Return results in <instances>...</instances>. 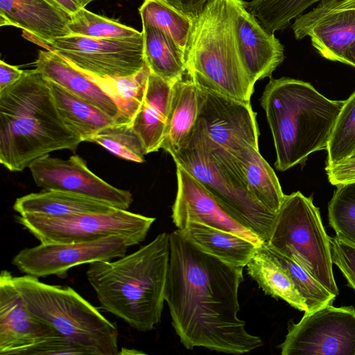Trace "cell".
I'll return each instance as SVG.
<instances>
[{
  "label": "cell",
  "instance_id": "1",
  "mask_svg": "<svg viewBox=\"0 0 355 355\" xmlns=\"http://www.w3.org/2000/svg\"><path fill=\"white\" fill-rule=\"evenodd\" d=\"M243 269L202 252L178 229L170 233L165 301L185 348L241 354L262 346L238 317Z\"/></svg>",
  "mask_w": 355,
  "mask_h": 355
},
{
  "label": "cell",
  "instance_id": "2",
  "mask_svg": "<svg viewBox=\"0 0 355 355\" xmlns=\"http://www.w3.org/2000/svg\"><path fill=\"white\" fill-rule=\"evenodd\" d=\"M80 142L64 122L49 80L37 69L24 71L0 92V163L9 171H22L55 150L75 152Z\"/></svg>",
  "mask_w": 355,
  "mask_h": 355
},
{
  "label": "cell",
  "instance_id": "3",
  "mask_svg": "<svg viewBox=\"0 0 355 355\" xmlns=\"http://www.w3.org/2000/svg\"><path fill=\"white\" fill-rule=\"evenodd\" d=\"M170 258V233L162 232L116 261L89 263L87 278L100 308L141 331L161 321Z\"/></svg>",
  "mask_w": 355,
  "mask_h": 355
},
{
  "label": "cell",
  "instance_id": "4",
  "mask_svg": "<svg viewBox=\"0 0 355 355\" xmlns=\"http://www.w3.org/2000/svg\"><path fill=\"white\" fill-rule=\"evenodd\" d=\"M344 101L330 100L301 80L271 78L261 105L272 135L276 168L286 171L326 149Z\"/></svg>",
  "mask_w": 355,
  "mask_h": 355
},
{
  "label": "cell",
  "instance_id": "5",
  "mask_svg": "<svg viewBox=\"0 0 355 355\" xmlns=\"http://www.w3.org/2000/svg\"><path fill=\"white\" fill-rule=\"evenodd\" d=\"M185 58L186 73L196 85L250 103L254 83L239 51L235 0H210L194 15Z\"/></svg>",
  "mask_w": 355,
  "mask_h": 355
},
{
  "label": "cell",
  "instance_id": "6",
  "mask_svg": "<svg viewBox=\"0 0 355 355\" xmlns=\"http://www.w3.org/2000/svg\"><path fill=\"white\" fill-rule=\"evenodd\" d=\"M12 281L35 318L87 354H119L116 325L72 288L47 284L29 275L12 276Z\"/></svg>",
  "mask_w": 355,
  "mask_h": 355
},
{
  "label": "cell",
  "instance_id": "7",
  "mask_svg": "<svg viewBox=\"0 0 355 355\" xmlns=\"http://www.w3.org/2000/svg\"><path fill=\"white\" fill-rule=\"evenodd\" d=\"M239 223L267 242L276 214L250 193L234 156L194 130L185 147L171 155Z\"/></svg>",
  "mask_w": 355,
  "mask_h": 355
},
{
  "label": "cell",
  "instance_id": "8",
  "mask_svg": "<svg viewBox=\"0 0 355 355\" xmlns=\"http://www.w3.org/2000/svg\"><path fill=\"white\" fill-rule=\"evenodd\" d=\"M265 243L295 261L329 292L338 295L329 236L312 197L300 191L286 195Z\"/></svg>",
  "mask_w": 355,
  "mask_h": 355
},
{
  "label": "cell",
  "instance_id": "9",
  "mask_svg": "<svg viewBox=\"0 0 355 355\" xmlns=\"http://www.w3.org/2000/svg\"><path fill=\"white\" fill-rule=\"evenodd\" d=\"M155 218L115 209L108 212L84 213L60 217L27 214L17 221L41 243H80L112 235L144 241Z\"/></svg>",
  "mask_w": 355,
  "mask_h": 355
},
{
  "label": "cell",
  "instance_id": "10",
  "mask_svg": "<svg viewBox=\"0 0 355 355\" xmlns=\"http://www.w3.org/2000/svg\"><path fill=\"white\" fill-rule=\"evenodd\" d=\"M80 71L98 78H120L138 72L145 64L144 35L97 38L70 34L46 47Z\"/></svg>",
  "mask_w": 355,
  "mask_h": 355
},
{
  "label": "cell",
  "instance_id": "11",
  "mask_svg": "<svg viewBox=\"0 0 355 355\" xmlns=\"http://www.w3.org/2000/svg\"><path fill=\"white\" fill-rule=\"evenodd\" d=\"M277 346L282 355H355V308L326 305L304 312Z\"/></svg>",
  "mask_w": 355,
  "mask_h": 355
},
{
  "label": "cell",
  "instance_id": "12",
  "mask_svg": "<svg viewBox=\"0 0 355 355\" xmlns=\"http://www.w3.org/2000/svg\"><path fill=\"white\" fill-rule=\"evenodd\" d=\"M139 243L123 235L68 243H41L20 250L12 263L22 273L39 277H67L70 268L83 263L110 261L125 255Z\"/></svg>",
  "mask_w": 355,
  "mask_h": 355
},
{
  "label": "cell",
  "instance_id": "13",
  "mask_svg": "<svg viewBox=\"0 0 355 355\" xmlns=\"http://www.w3.org/2000/svg\"><path fill=\"white\" fill-rule=\"evenodd\" d=\"M197 87L198 113L195 130L232 155L248 146L259 148V131L250 103Z\"/></svg>",
  "mask_w": 355,
  "mask_h": 355
},
{
  "label": "cell",
  "instance_id": "14",
  "mask_svg": "<svg viewBox=\"0 0 355 355\" xmlns=\"http://www.w3.org/2000/svg\"><path fill=\"white\" fill-rule=\"evenodd\" d=\"M291 28L295 39L309 37L322 57L345 64L355 40V0H322L296 18Z\"/></svg>",
  "mask_w": 355,
  "mask_h": 355
},
{
  "label": "cell",
  "instance_id": "15",
  "mask_svg": "<svg viewBox=\"0 0 355 355\" xmlns=\"http://www.w3.org/2000/svg\"><path fill=\"white\" fill-rule=\"evenodd\" d=\"M64 338L53 327L35 318L16 289L12 275H0V354L37 355L54 340Z\"/></svg>",
  "mask_w": 355,
  "mask_h": 355
},
{
  "label": "cell",
  "instance_id": "16",
  "mask_svg": "<svg viewBox=\"0 0 355 355\" xmlns=\"http://www.w3.org/2000/svg\"><path fill=\"white\" fill-rule=\"evenodd\" d=\"M28 168L36 185L44 190L73 192L125 210L133 201L130 191L114 187L98 177L77 155L67 159L45 155Z\"/></svg>",
  "mask_w": 355,
  "mask_h": 355
},
{
  "label": "cell",
  "instance_id": "17",
  "mask_svg": "<svg viewBox=\"0 0 355 355\" xmlns=\"http://www.w3.org/2000/svg\"><path fill=\"white\" fill-rule=\"evenodd\" d=\"M178 190L171 218L178 230L189 223H199L233 232L258 245L264 243L234 219L216 198L189 172L176 165Z\"/></svg>",
  "mask_w": 355,
  "mask_h": 355
},
{
  "label": "cell",
  "instance_id": "18",
  "mask_svg": "<svg viewBox=\"0 0 355 355\" xmlns=\"http://www.w3.org/2000/svg\"><path fill=\"white\" fill-rule=\"evenodd\" d=\"M236 36L242 63L255 83L270 77L284 60L280 41L266 30L245 8V1L235 0Z\"/></svg>",
  "mask_w": 355,
  "mask_h": 355
},
{
  "label": "cell",
  "instance_id": "19",
  "mask_svg": "<svg viewBox=\"0 0 355 355\" xmlns=\"http://www.w3.org/2000/svg\"><path fill=\"white\" fill-rule=\"evenodd\" d=\"M71 16L46 0H0V26L21 28L44 48L71 34Z\"/></svg>",
  "mask_w": 355,
  "mask_h": 355
},
{
  "label": "cell",
  "instance_id": "20",
  "mask_svg": "<svg viewBox=\"0 0 355 355\" xmlns=\"http://www.w3.org/2000/svg\"><path fill=\"white\" fill-rule=\"evenodd\" d=\"M35 67L48 80L98 107L116 121H120L118 107L112 99L84 72L55 52L40 51Z\"/></svg>",
  "mask_w": 355,
  "mask_h": 355
},
{
  "label": "cell",
  "instance_id": "21",
  "mask_svg": "<svg viewBox=\"0 0 355 355\" xmlns=\"http://www.w3.org/2000/svg\"><path fill=\"white\" fill-rule=\"evenodd\" d=\"M173 85L150 73L144 101L132 120L146 153L161 148L166 128Z\"/></svg>",
  "mask_w": 355,
  "mask_h": 355
},
{
  "label": "cell",
  "instance_id": "22",
  "mask_svg": "<svg viewBox=\"0 0 355 355\" xmlns=\"http://www.w3.org/2000/svg\"><path fill=\"white\" fill-rule=\"evenodd\" d=\"M184 76L173 85L169 110L161 145V148L171 155L187 146L193 135L197 122L198 87L188 75V78H184Z\"/></svg>",
  "mask_w": 355,
  "mask_h": 355
},
{
  "label": "cell",
  "instance_id": "23",
  "mask_svg": "<svg viewBox=\"0 0 355 355\" xmlns=\"http://www.w3.org/2000/svg\"><path fill=\"white\" fill-rule=\"evenodd\" d=\"M14 210L19 215L60 217L84 213H103L116 207L91 197L70 191L43 190L16 199Z\"/></svg>",
  "mask_w": 355,
  "mask_h": 355
},
{
  "label": "cell",
  "instance_id": "24",
  "mask_svg": "<svg viewBox=\"0 0 355 355\" xmlns=\"http://www.w3.org/2000/svg\"><path fill=\"white\" fill-rule=\"evenodd\" d=\"M202 252L234 266H246L260 245L240 235L199 223L178 230Z\"/></svg>",
  "mask_w": 355,
  "mask_h": 355
},
{
  "label": "cell",
  "instance_id": "25",
  "mask_svg": "<svg viewBox=\"0 0 355 355\" xmlns=\"http://www.w3.org/2000/svg\"><path fill=\"white\" fill-rule=\"evenodd\" d=\"M233 156L250 193L263 207L277 214L286 195L259 148L248 146Z\"/></svg>",
  "mask_w": 355,
  "mask_h": 355
},
{
  "label": "cell",
  "instance_id": "26",
  "mask_svg": "<svg viewBox=\"0 0 355 355\" xmlns=\"http://www.w3.org/2000/svg\"><path fill=\"white\" fill-rule=\"evenodd\" d=\"M145 62L150 71L173 85L187 72L185 51L162 30L142 25Z\"/></svg>",
  "mask_w": 355,
  "mask_h": 355
},
{
  "label": "cell",
  "instance_id": "27",
  "mask_svg": "<svg viewBox=\"0 0 355 355\" xmlns=\"http://www.w3.org/2000/svg\"><path fill=\"white\" fill-rule=\"evenodd\" d=\"M58 110L67 126L82 141L91 139L102 128L116 121L94 105L49 80Z\"/></svg>",
  "mask_w": 355,
  "mask_h": 355
},
{
  "label": "cell",
  "instance_id": "28",
  "mask_svg": "<svg viewBox=\"0 0 355 355\" xmlns=\"http://www.w3.org/2000/svg\"><path fill=\"white\" fill-rule=\"evenodd\" d=\"M263 243L246 265L248 275L266 295L282 299L292 307L306 312L305 301L291 279L267 253Z\"/></svg>",
  "mask_w": 355,
  "mask_h": 355
},
{
  "label": "cell",
  "instance_id": "29",
  "mask_svg": "<svg viewBox=\"0 0 355 355\" xmlns=\"http://www.w3.org/2000/svg\"><path fill=\"white\" fill-rule=\"evenodd\" d=\"M150 73L145 62L138 72L125 77L102 78L85 73L117 105L119 122H132L144 101Z\"/></svg>",
  "mask_w": 355,
  "mask_h": 355
},
{
  "label": "cell",
  "instance_id": "30",
  "mask_svg": "<svg viewBox=\"0 0 355 355\" xmlns=\"http://www.w3.org/2000/svg\"><path fill=\"white\" fill-rule=\"evenodd\" d=\"M139 12L142 25H152L162 30L185 51L194 15L185 13L168 0H144Z\"/></svg>",
  "mask_w": 355,
  "mask_h": 355
},
{
  "label": "cell",
  "instance_id": "31",
  "mask_svg": "<svg viewBox=\"0 0 355 355\" xmlns=\"http://www.w3.org/2000/svg\"><path fill=\"white\" fill-rule=\"evenodd\" d=\"M263 246L267 253L284 270L305 301L310 312L326 305L332 304L336 296L329 292L295 261L268 245Z\"/></svg>",
  "mask_w": 355,
  "mask_h": 355
},
{
  "label": "cell",
  "instance_id": "32",
  "mask_svg": "<svg viewBox=\"0 0 355 355\" xmlns=\"http://www.w3.org/2000/svg\"><path fill=\"white\" fill-rule=\"evenodd\" d=\"M322 0H252L247 10L271 33L286 28L311 6Z\"/></svg>",
  "mask_w": 355,
  "mask_h": 355
},
{
  "label": "cell",
  "instance_id": "33",
  "mask_svg": "<svg viewBox=\"0 0 355 355\" xmlns=\"http://www.w3.org/2000/svg\"><path fill=\"white\" fill-rule=\"evenodd\" d=\"M120 158L141 163L146 150L131 121L114 123L102 128L90 140Z\"/></svg>",
  "mask_w": 355,
  "mask_h": 355
},
{
  "label": "cell",
  "instance_id": "34",
  "mask_svg": "<svg viewBox=\"0 0 355 355\" xmlns=\"http://www.w3.org/2000/svg\"><path fill=\"white\" fill-rule=\"evenodd\" d=\"M326 150V166L338 164L355 152V91L344 101Z\"/></svg>",
  "mask_w": 355,
  "mask_h": 355
},
{
  "label": "cell",
  "instance_id": "35",
  "mask_svg": "<svg viewBox=\"0 0 355 355\" xmlns=\"http://www.w3.org/2000/svg\"><path fill=\"white\" fill-rule=\"evenodd\" d=\"M336 187L328 204L329 225L337 237L355 245V182Z\"/></svg>",
  "mask_w": 355,
  "mask_h": 355
},
{
  "label": "cell",
  "instance_id": "36",
  "mask_svg": "<svg viewBox=\"0 0 355 355\" xmlns=\"http://www.w3.org/2000/svg\"><path fill=\"white\" fill-rule=\"evenodd\" d=\"M68 28L71 34L97 38H130L142 34L116 21L81 8L71 16Z\"/></svg>",
  "mask_w": 355,
  "mask_h": 355
},
{
  "label": "cell",
  "instance_id": "37",
  "mask_svg": "<svg viewBox=\"0 0 355 355\" xmlns=\"http://www.w3.org/2000/svg\"><path fill=\"white\" fill-rule=\"evenodd\" d=\"M329 243L333 263L343 273L347 282V286L355 291V245L336 235L329 236Z\"/></svg>",
  "mask_w": 355,
  "mask_h": 355
},
{
  "label": "cell",
  "instance_id": "38",
  "mask_svg": "<svg viewBox=\"0 0 355 355\" xmlns=\"http://www.w3.org/2000/svg\"><path fill=\"white\" fill-rule=\"evenodd\" d=\"M329 182L335 186L355 182V157L348 158L338 164L326 166Z\"/></svg>",
  "mask_w": 355,
  "mask_h": 355
},
{
  "label": "cell",
  "instance_id": "39",
  "mask_svg": "<svg viewBox=\"0 0 355 355\" xmlns=\"http://www.w3.org/2000/svg\"><path fill=\"white\" fill-rule=\"evenodd\" d=\"M24 71L17 67L0 61V92L16 83L23 75Z\"/></svg>",
  "mask_w": 355,
  "mask_h": 355
},
{
  "label": "cell",
  "instance_id": "40",
  "mask_svg": "<svg viewBox=\"0 0 355 355\" xmlns=\"http://www.w3.org/2000/svg\"><path fill=\"white\" fill-rule=\"evenodd\" d=\"M171 4L185 13L196 15L210 0H168Z\"/></svg>",
  "mask_w": 355,
  "mask_h": 355
},
{
  "label": "cell",
  "instance_id": "41",
  "mask_svg": "<svg viewBox=\"0 0 355 355\" xmlns=\"http://www.w3.org/2000/svg\"><path fill=\"white\" fill-rule=\"evenodd\" d=\"M55 7L65 11L70 16L84 8L78 0H46Z\"/></svg>",
  "mask_w": 355,
  "mask_h": 355
},
{
  "label": "cell",
  "instance_id": "42",
  "mask_svg": "<svg viewBox=\"0 0 355 355\" xmlns=\"http://www.w3.org/2000/svg\"><path fill=\"white\" fill-rule=\"evenodd\" d=\"M345 64L355 67V40L352 43L346 52Z\"/></svg>",
  "mask_w": 355,
  "mask_h": 355
},
{
  "label": "cell",
  "instance_id": "43",
  "mask_svg": "<svg viewBox=\"0 0 355 355\" xmlns=\"http://www.w3.org/2000/svg\"><path fill=\"white\" fill-rule=\"evenodd\" d=\"M81 5L85 8L88 3L96 0H78Z\"/></svg>",
  "mask_w": 355,
  "mask_h": 355
},
{
  "label": "cell",
  "instance_id": "44",
  "mask_svg": "<svg viewBox=\"0 0 355 355\" xmlns=\"http://www.w3.org/2000/svg\"><path fill=\"white\" fill-rule=\"evenodd\" d=\"M351 157H355V152ZM350 158V157H349Z\"/></svg>",
  "mask_w": 355,
  "mask_h": 355
}]
</instances>
